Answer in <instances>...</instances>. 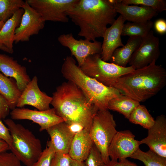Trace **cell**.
<instances>
[{"label":"cell","instance_id":"cell-22","mask_svg":"<svg viewBox=\"0 0 166 166\" xmlns=\"http://www.w3.org/2000/svg\"><path fill=\"white\" fill-rule=\"evenodd\" d=\"M142 38L130 36L126 44L113 52L110 60V63L119 66L126 67L133 53L138 46Z\"/></svg>","mask_w":166,"mask_h":166},{"label":"cell","instance_id":"cell-5","mask_svg":"<svg viewBox=\"0 0 166 166\" xmlns=\"http://www.w3.org/2000/svg\"><path fill=\"white\" fill-rule=\"evenodd\" d=\"M4 121L12 139L10 150L25 165L31 166L43 151L40 140L29 129L13 120L7 119Z\"/></svg>","mask_w":166,"mask_h":166},{"label":"cell","instance_id":"cell-14","mask_svg":"<svg viewBox=\"0 0 166 166\" xmlns=\"http://www.w3.org/2000/svg\"><path fill=\"white\" fill-rule=\"evenodd\" d=\"M52 97L40 89L38 78L34 76L22 92L18 99L16 107L22 108L26 105L33 106L39 111L49 109Z\"/></svg>","mask_w":166,"mask_h":166},{"label":"cell","instance_id":"cell-31","mask_svg":"<svg viewBox=\"0 0 166 166\" xmlns=\"http://www.w3.org/2000/svg\"><path fill=\"white\" fill-rule=\"evenodd\" d=\"M55 153L52 148L47 146L42 151L37 161L31 166H50Z\"/></svg>","mask_w":166,"mask_h":166},{"label":"cell","instance_id":"cell-37","mask_svg":"<svg viewBox=\"0 0 166 166\" xmlns=\"http://www.w3.org/2000/svg\"><path fill=\"white\" fill-rule=\"evenodd\" d=\"M68 125L70 130L75 134L84 128L82 126L76 123H72Z\"/></svg>","mask_w":166,"mask_h":166},{"label":"cell","instance_id":"cell-16","mask_svg":"<svg viewBox=\"0 0 166 166\" xmlns=\"http://www.w3.org/2000/svg\"><path fill=\"white\" fill-rule=\"evenodd\" d=\"M126 20L121 15L105 30L102 44L100 56L101 59L107 62L109 61L114 51L124 45L121 39L122 28Z\"/></svg>","mask_w":166,"mask_h":166},{"label":"cell","instance_id":"cell-10","mask_svg":"<svg viewBox=\"0 0 166 166\" xmlns=\"http://www.w3.org/2000/svg\"><path fill=\"white\" fill-rule=\"evenodd\" d=\"M57 40L62 46L69 49L71 55L76 58L80 67L88 57L100 54L101 51V42L86 39L77 40L72 33L62 34L58 37Z\"/></svg>","mask_w":166,"mask_h":166},{"label":"cell","instance_id":"cell-41","mask_svg":"<svg viewBox=\"0 0 166 166\" xmlns=\"http://www.w3.org/2000/svg\"><path fill=\"white\" fill-rule=\"evenodd\" d=\"M124 166H138L135 163L132 162L127 159L122 161Z\"/></svg>","mask_w":166,"mask_h":166},{"label":"cell","instance_id":"cell-30","mask_svg":"<svg viewBox=\"0 0 166 166\" xmlns=\"http://www.w3.org/2000/svg\"><path fill=\"white\" fill-rule=\"evenodd\" d=\"M84 163L85 166H104L105 164L100 151L94 144Z\"/></svg>","mask_w":166,"mask_h":166},{"label":"cell","instance_id":"cell-8","mask_svg":"<svg viewBox=\"0 0 166 166\" xmlns=\"http://www.w3.org/2000/svg\"><path fill=\"white\" fill-rule=\"evenodd\" d=\"M79 0H26L29 5L38 13L45 22H67V13Z\"/></svg>","mask_w":166,"mask_h":166},{"label":"cell","instance_id":"cell-7","mask_svg":"<svg viewBox=\"0 0 166 166\" xmlns=\"http://www.w3.org/2000/svg\"><path fill=\"white\" fill-rule=\"evenodd\" d=\"M80 68L88 76L106 86L113 87L120 77L135 69L132 66L122 67L105 61L101 59L100 54L88 57Z\"/></svg>","mask_w":166,"mask_h":166},{"label":"cell","instance_id":"cell-29","mask_svg":"<svg viewBox=\"0 0 166 166\" xmlns=\"http://www.w3.org/2000/svg\"><path fill=\"white\" fill-rule=\"evenodd\" d=\"M128 5L143 6L151 8L157 13L166 10V1L164 0H120Z\"/></svg>","mask_w":166,"mask_h":166},{"label":"cell","instance_id":"cell-32","mask_svg":"<svg viewBox=\"0 0 166 166\" xmlns=\"http://www.w3.org/2000/svg\"><path fill=\"white\" fill-rule=\"evenodd\" d=\"M21 162L11 152L0 153V166H22Z\"/></svg>","mask_w":166,"mask_h":166},{"label":"cell","instance_id":"cell-6","mask_svg":"<svg viewBox=\"0 0 166 166\" xmlns=\"http://www.w3.org/2000/svg\"><path fill=\"white\" fill-rule=\"evenodd\" d=\"M113 116L109 109L98 110L93 117L89 129L90 135L100 151L105 164L110 160L108 149L117 132Z\"/></svg>","mask_w":166,"mask_h":166},{"label":"cell","instance_id":"cell-28","mask_svg":"<svg viewBox=\"0 0 166 166\" xmlns=\"http://www.w3.org/2000/svg\"><path fill=\"white\" fill-rule=\"evenodd\" d=\"M25 2L22 0H0V20L5 23L22 8Z\"/></svg>","mask_w":166,"mask_h":166},{"label":"cell","instance_id":"cell-24","mask_svg":"<svg viewBox=\"0 0 166 166\" xmlns=\"http://www.w3.org/2000/svg\"><path fill=\"white\" fill-rule=\"evenodd\" d=\"M139 105V102L121 93L110 101L108 109L119 112L128 119L132 112Z\"/></svg>","mask_w":166,"mask_h":166},{"label":"cell","instance_id":"cell-15","mask_svg":"<svg viewBox=\"0 0 166 166\" xmlns=\"http://www.w3.org/2000/svg\"><path fill=\"white\" fill-rule=\"evenodd\" d=\"M150 150L166 158V117L164 115L157 117L154 124L148 129L147 137L140 141Z\"/></svg>","mask_w":166,"mask_h":166},{"label":"cell","instance_id":"cell-27","mask_svg":"<svg viewBox=\"0 0 166 166\" xmlns=\"http://www.w3.org/2000/svg\"><path fill=\"white\" fill-rule=\"evenodd\" d=\"M130 158L141 161L145 166H166V158L150 149L144 152L139 148Z\"/></svg>","mask_w":166,"mask_h":166},{"label":"cell","instance_id":"cell-35","mask_svg":"<svg viewBox=\"0 0 166 166\" xmlns=\"http://www.w3.org/2000/svg\"><path fill=\"white\" fill-rule=\"evenodd\" d=\"M10 110L7 101L0 94V120L5 119L9 115Z\"/></svg>","mask_w":166,"mask_h":166},{"label":"cell","instance_id":"cell-25","mask_svg":"<svg viewBox=\"0 0 166 166\" xmlns=\"http://www.w3.org/2000/svg\"><path fill=\"white\" fill-rule=\"evenodd\" d=\"M151 20L144 22H128L124 24L121 36H136L142 38L146 36L153 26Z\"/></svg>","mask_w":166,"mask_h":166},{"label":"cell","instance_id":"cell-36","mask_svg":"<svg viewBox=\"0 0 166 166\" xmlns=\"http://www.w3.org/2000/svg\"><path fill=\"white\" fill-rule=\"evenodd\" d=\"M156 31L161 35L166 33V21L163 18L157 20L153 24Z\"/></svg>","mask_w":166,"mask_h":166},{"label":"cell","instance_id":"cell-13","mask_svg":"<svg viewBox=\"0 0 166 166\" xmlns=\"http://www.w3.org/2000/svg\"><path fill=\"white\" fill-rule=\"evenodd\" d=\"M12 120H27L38 124L39 130H46L49 128L61 122L64 120L56 114L53 108L45 111L33 110L24 108H16L10 112Z\"/></svg>","mask_w":166,"mask_h":166},{"label":"cell","instance_id":"cell-2","mask_svg":"<svg viewBox=\"0 0 166 166\" xmlns=\"http://www.w3.org/2000/svg\"><path fill=\"white\" fill-rule=\"evenodd\" d=\"M51 104L55 112L68 125L76 123L89 130L93 117L99 110L82 91L68 81L57 86Z\"/></svg>","mask_w":166,"mask_h":166},{"label":"cell","instance_id":"cell-11","mask_svg":"<svg viewBox=\"0 0 166 166\" xmlns=\"http://www.w3.org/2000/svg\"><path fill=\"white\" fill-rule=\"evenodd\" d=\"M22 8L24 12L19 25L15 32V43L29 41L31 36L38 34L45 26V20L26 1Z\"/></svg>","mask_w":166,"mask_h":166},{"label":"cell","instance_id":"cell-34","mask_svg":"<svg viewBox=\"0 0 166 166\" xmlns=\"http://www.w3.org/2000/svg\"><path fill=\"white\" fill-rule=\"evenodd\" d=\"M0 140L5 141L10 149L12 145V139L9 129L0 120Z\"/></svg>","mask_w":166,"mask_h":166},{"label":"cell","instance_id":"cell-39","mask_svg":"<svg viewBox=\"0 0 166 166\" xmlns=\"http://www.w3.org/2000/svg\"><path fill=\"white\" fill-rule=\"evenodd\" d=\"M104 166H124V164L122 161L110 160L109 163L105 164Z\"/></svg>","mask_w":166,"mask_h":166},{"label":"cell","instance_id":"cell-19","mask_svg":"<svg viewBox=\"0 0 166 166\" xmlns=\"http://www.w3.org/2000/svg\"><path fill=\"white\" fill-rule=\"evenodd\" d=\"M117 13L130 22H144L151 20L157 13L151 7L143 6L130 5L122 3L120 0H113Z\"/></svg>","mask_w":166,"mask_h":166},{"label":"cell","instance_id":"cell-38","mask_svg":"<svg viewBox=\"0 0 166 166\" xmlns=\"http://www.w3.org/2000/svg\"><path fill=\"white\" fill-rule=\"evenodd\" d=\"M10 150L8 145L4 141L0 140V153Z\"/></svg>","mask_w":166,"mask_h":166},{"label":"cell","instance_id":"cell-9","mask_svg":"<svg viewBox=\"0 0 166 166\" xmlns=\"http://www.w3.org/2000/svg\"><path fill=\"white\" fill-rule=\"evenodd\" d=\"M160 41L151 30L140 42L133 53L129 62L135 69L142 68L156 61L160 55Z\"/></svg>","mask_w":166,"mask_h":166},{"label":"cell","instance_id":"cell-26","mask_svg":"<svg viewBox=\"0 0 166 166\" xmlns=\"http://www.w3.org/2000/svg\"><path fill=\"white\" fill-rule=\"evenodd\" d=\"M128 119L131 122L147 129L154 124L155 121L146 107L140 104L133 110Z\"/></svg>","mask_w":166,"mask_h":166},{"label":"cell","instance_id":"cell-40","mask_svg":"<svg viewBox=\"0 0 166 166\" xmlns=\"http://www.w3.org/2000/svg\"><path fill=\"white\" fill-rule=\"evenodd\" d=\"M70 166H85L84 162H81L71 159Z\"/></svg>","mask_w":166,"mask_h":166},{"label":"cell","instance_id":"cell-42","mask_svg":"<svg viewBox=\"0 0 166 166\" xmlns=\"http://www.w3.org/2000/svg\"><path fill=\"white\" fill-rule=\"evenodd\" d=\"M4 23L0 20V30L2 27Z\"/></svg>","mask_w":166,"mask_h":166},{"label":"cell","instance_id":"cell-12","mask_svg":"<svg viewBox=\"0 0 166 166\" xmlns=\"http://www.w3.org/2000/svg\"><path fill=\"white\" fill-rule=\"evenodd\" d=\"M129 130L117 131L108 149V154L111 160L123 161L130 157L139 148L140 141Z\"/></svg>","mask_w":166,"mask_h":166},{"label":"cell","instance_id":"cell-33","mask_svg":"<svg viewBox=\"0 0 166 166\" xmlns=\"http://www.w3.org/2000/svg\"><path fill=\"white\" fill-rule=\"evenodd\" d=\"M71 160L68 154L55 153L50 166H70Z\"/></svg>","mask_w":166,"mask_h":166},{"label":"cell","instance_id":"cell-3","mask_svg":"<svg viewBox=\"0 0 166 166\" xmlns=\"http://www.w3.org/2000/svg\"><path fill=\"white\" fill-rule=\"evenodd\" d=\"M156 62L123 75L113 87L139 103L155 95L166 84V70Z\"/></svg>","mask_w":166,"mask_h":166},{"label":"cell","instance_id":"cell-21","mask_svg":"<svg viewBox=\"0 0 166 166\" xmlns=\"http://www.w3.org/2000/svg\"><path fill=\"white\" fill-rule=\"evenodd\" d=\"M24 10L20 9L5 23L0 30V49L9 53H14L15 30L20 23Z\"/></svg>","mask_w":166,"mask_h":166},{"label":"cell","instance_id":"cell-4","mask_svg":"<svg viewBox=\"0 0 166 166\" xmlns=\"http://www.w3.org/2000/svg\"><path fill=\"white\" fill-rule=\"evenodd\" d=\"M64 77L77 86L98 110L108 109L109 102L121 94L117 89L106 86L85 74L72 56L65 59L61 68Z\"/></svg>","mask_w":166,"mask_h":166},{"label":"cell","instance_id":"cell-23","mask_svg":"<svg viewBox=\"0 0 166 166\" xmlns=\"http://www.w3.org/2000/svg\"><path fill=\"white\" fill-rule=\"evenodd\" d=\"M22 93L14 79L5 76L0 72V94L7 101L10 110L17 107Z\"/></svg>","mask_w":166,"mask_h":166},{"label":"cell","instance_id":"cell-17","mask_svg":"<svg viewBox=\"0 0 166 166\" xmlns=\"http://www.w3.org/2000/svg\"><path fill=\"white\" fill-rule=\"evenodd\" d=\"M46 131L50 138L47 146L52 148L55 153L68 154L75 134L70 130L68 124L63 122L49 128Z\"/></svg>","mask_w":166,"mask_h":166},{"label":"cell","instance_id":"cell-1","mask_svg":"<svg viewBox=\"0 0 166 166\" xmlns=\"http://www.w3.org/2000/svg\"><path fill=\"white\" fill-rule=\"evenodd\" d=\"M117 13L113 0H79L67 14L79 26V36L94 41L103 38L107 26L115 21Z\"/></svg>","mask_w":166,"mask_h":166},{"label":"cell","instance_id":"cell-20","mask_svg":"<svg viewBox=\"0 0 166 166\" xmlns=\"http://www.w3.org/2000/svg\"><path fill=\"white\" fill-rule=\"evenodd\" d=\"M93 144L89 130L84 128L75 135L68 154L73 160L84 162Z\"/></svg>","mask_w":166,"mask_h":166},{"label":"cell","instance_id":"cell-18","mask_svg":"<svg viewBox=\"0 0 166 166\" xmlns=\"http://www.w3.org/2000/svg\"><path fill=\"white\" fill-rule=\"evenodd\" d=\"M0 72L5 76L14 79L22 92L31 80L25 66L20 64L13 57L0 53Z\"/></svg>","mask_w":166,"mask_h":166}]
</instances>
